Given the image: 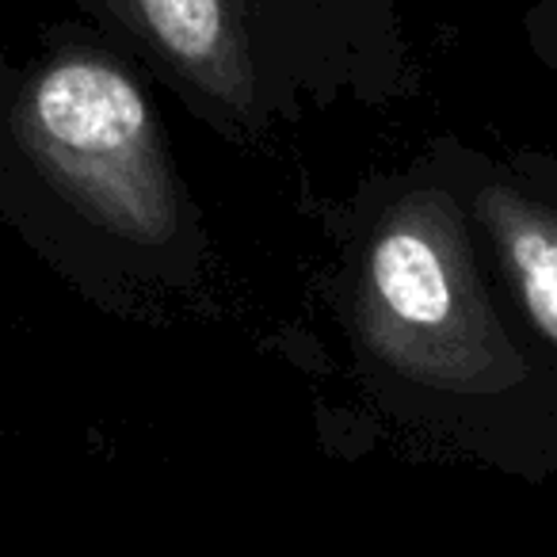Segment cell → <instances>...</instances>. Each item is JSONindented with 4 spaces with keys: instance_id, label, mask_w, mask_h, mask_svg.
<instances>
[{
    "instance_id": "obj_3",
    "label": "cell",
    "mask_w": 557,
    "mask_h": 557,
    "mask_svg": "<svg viewBox=\"0 0 557 557\" xmlns=\"http://www.w3.org/2000/svg\"><path fill=\"white\" fill-rule=\"evenodd\" d=\"M504 310L557 397V161L450 153Z\"/></svg>"
},
{
    "instance_id": "obj_5",
    "label": "cell",
    "mask_w": 557,
    "mask_h": 557,
    "mask_svg": "<svg viewBox=\"0 0 557 557\" xmlns=\"http://www.w3.org/2000/svg\"><path fill=\"white\" fill-rule=\"evenodd\" d=\"M527 35H531V50L539 54V62L557 73V0L534 4L527 16Z\"/></svg>"
},
{
    "instance_id": "obj_4",
    "label": "cell",
    "mask_w": 557,
    "mask_h": 557,
    "mask_svg": "<svg viewBox=\"0 0 557 557\" xmlns=\"http://www.w3.org/2000/svg\"><path fill=\"white\" fill-rule=\"evenodd\" d=\"M108 4L195 92L230 111H245L252 103V62L230 0H108Z\"/></svg>"
},
{
    "instance_id": "obj_2",
    "label": "cell",
    "mask_w": 557,
    "mask_h": 557,
    "mask_svg": "<svg viewBox=\"0 0 557 557\" xmlns=\"http://www.w3.org/2000/svg\"><path fill=\"white\" fill-rule=\"evenodd\" d=\"M35 169L81 218L134 248L180 237L184 207L138 81L100 54L54 58L16 108Z\"/></svg>"
},
{
    "instance_id": "obj_1",
    "label": "cell",
    "mask_w": 557,
    "mask_h": 557,
    "mask_svg": "<svg viewBox=\"0 0 557 557\" xmlns=\"http://www.w3.org/2000/svg\"><path fill=\"white\" fill-rule=\"evenodd\" d=\"M344 329L371 394L417 428L493 462H557V397L504 310L450 153L367 195Z\"/></svg>"
}]
</instances>
